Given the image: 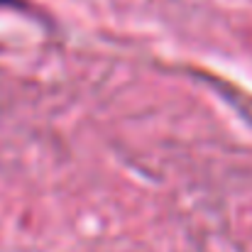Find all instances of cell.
<instances>
[{"label": "cell", "instance_id": "obj_1", "mask_svg": "<svg viewBox=\"0 0 252 252\" xmlns=\"http://www.w3.org/2000/svg\"><path fill=\"white\" fill-rule=\"evenodd\" d=\"M0 7H20V0H0Z\"/></svg>", "mask_w": 252, "mask_h": 252}]
</instances>
